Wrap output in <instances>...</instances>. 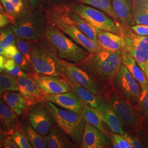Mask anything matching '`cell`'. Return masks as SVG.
<instances>
[{"label":"cell","mask_w":148,"mask_h":148,"mask_svg":"<svg viewBox=\"0 0 148 148\" xmlns=\"http://www.w3.org/2000/svg\"><path fill=\"white\" fill-rule=\"evenodd\" d=\"M106 90H112V81L120 69L122 51L111 52L101 49L76 64Z\"/></svg>","instance_id":"1"},{"label":"cell","mask_w":148,"mask_h":148,"mask_svg":"<svg viewBox=\"0 0 148 148\" xmlns=\"http://www.w3.org/2000/svg\"><path fill=\"white\" fill-rule=\"evenodd\" d=\"M70 5H51L46 10L48 21L59 27L80 46L90 53L98 52L101 48L79 30L69 16Z\"/></svg>","instance_id":"2"},{"label":"cell","mask_w":148,"mask_h":148,"mask_svg":"<svg viewBox=\"0 0 148 148\" xmlns=\"http://www.w3.org/2000/svg\"><path fill=\"white\" fill-rule=\"evenodd\" d=\"M31 64L37 74L63 79L61 59L56 49L44 36L33 42Z\"/></svg>","instance_id":"3"},{"label":"cell","mask_w":148,"mask_h":148,"mask_svg":"<svg viewBox=\"0 0 148 148\" xmlns=\"http://www.w3.org/2000/svg\"><path fill=\"white\" fill-rule=\"evenodd\" d=\"M44 37L51 44L64 60L78 64L85 60L90 53L66 35L59 27L48 21Z\"/></svg>","instance_id":"4"},{"label":"cell","mask_w":148,"mask_h":148,"mask_svg":"<svg viewBox=\"0 0 148 148\" xmlns=\"http://www.w3.org/2000/svg\"><path fill=\"white\" fill-rule=\"evenodd\" d=\"M47 22L46 10L41 7L15 19L10 26L16 37L36 41L44 36Z\"/></svg>","instance_id":"5"},{"label":"cell","mask_w":148,"mask_h":148,"mask_svg":"<svg viewBox=\"0 0 148 148\" xmlns=\"http://www.w3.org/2000/svg\"><path fill=\"white\" fill-rule=\"evenodd\" d=\"M56 125L65 133L76 145L80 146L85 121L81 114L60 109L53 103L46 101Z\"/></svg>","instance_id":"6"},{"label":"cell","mask_w":148,"mask_h":148,"mask_svg":"<svg viewBox=\"0 0 148 148\" xmlns=\"http://www.w3.org/2000/svg\"><path fill=\"white\" fill-rule=\"evenodd\" d=\"M70 7L92 26L123 36V27L104 12L81 3H76Z\"/></svg>","instance_id":"7"},{"label":"cell","mask_w":148,"mask_h":148,"mask_svg":"<svg viewBox=\"0 0 148 148\" xmlns=\"http://www.w3.org/2000/svg\"><path fill=\"white\" fill-rule=\"evenodd\" d=\"M112 90L123 99L137 107L141 90L138 82L123 64L113 79Z\"/></svg>","instance_id":"8"},{"label":"cell","mask_w":148,"mask_h":148,"mask_svg":"<svg viewBox=\"0 0 148 148\" xmlns=\"http://www.w3.org/2000/svg\"><path fill=\"white\" fill-rule=\"evenodd\" d=\"M104 98L112 106L122 125L133 128L139 126L141 117L136 106L120 97L113 90H106Z\"/></svg>","instance_id":"9"},{"label":"cell","mask_w":148,"mask_h":148,"mask_svg":"<svg viewBox=\"0 0 148 148\" xmlns=\"http://www.w3.org/2000/svg\"><path fill=\"white\" fill-rule=\"evenodd\" d=\"M63 79L68 82L80 85L96 95L104 96L106 90L76 64L61 59Z\"/></svg>","instance_id":"10"},{"label":"cell","mask_w":148,"mask_h":148,"mask_svg":"<svg viewBox=\"0 0 148 148\" xmlns=\"http://www.w3.org/2000/svg\"><path fill=\"white\" fill-rule=\"evenodd\" d=\"M125 46L123 49L136 60L137 63L148 64V35H136L130 27H123Z\"/></svg>","instance_id":"11"},{"label":"cell","mask_w":148,"mask_h":148,"mask_svg":"<svg viewBox=\"0 0 148 148\" xmlns=\"http://www.w3.org/2000/svg\"><path fill=\"white\" fill-rule=\"evenodd\" d=\"M28 118L32 127L43 136H47L56 124L46 101L32 106L28 114Z\"/></svg>","instance_id":"12"},{"label":"cell","mask_w":148,"mask_h":148,"mask_svg":"<svg viewBox=\"0 0 148 148\" xmlns=\"http://www.w3.org/2000/svg\"><path fill=\"white\" fill-rule=\"evenodd\" d=\"M28 74L37 82L40 89L46 95H56L72 91L68 82L62 78L35 72Z\"/></svg>","instance_id":"13"},{"label":"cell","mask_w":148,"mask_h":148,"mask_svg":"<svg viewBox=\"0 0 148 148\" xmlns=\"http://www.w3.org/2000/svg\"><path fill=\"white\" fill-rule=\"evenodd\" d=\"M19 92L24 97L30 107L42 101H46V94L40 89L37 82L29 75L27 77L16 78Z\"/></svg>","instance_id":"14"},{"label":"cell","mask_w":148,"mask_h":148,"mask_svg":"<svg viewBox=\"0 0 148 148\" xmlns=\"http://www.w3.org/2000/svg\"><path fill=\"white\" fill-rule=\"evenodd\" d=\"M111 138L89 123L85 122L80 148H106L110 147Z\"/></svg>","instance_id":"15"},{"label":"cell","mask_w":148,"mask_h":148,"mask_svg":"<svg viewBox=\"0 0 148 148\" xmlns=\"http://www.w3.org/2000/svg\"><path fill=\"white\" fill-rule=\"evenodd\" d=\"M46 100L64 109L81 115L84 105L79 97L73 91L56 95H46Z\"/></svg>","instance_id":"16"},{"label":"cell","mask_w":148,"mask_h":148,"mask_svg":"<svg viewBox=\"0 0 148 148\" xmlns=\"http://www.w3.org/2000/svg\"><path fill=\"white\" fill-rule=\"evenodd\" d=\"M95 109L101 120L106 123L112 132L121 135L124 133L121 120L112 106L105 99Z\"/></svg>","instance_id":"17"},{"label":"cell","mask_w":148,"mask_h":148,"mask_svg":"<svg viewBox=\"0 0 148 148\" xmlns=\"http://www.w3.org/2000/svg\"><path fill=\"white\" fill-rule=\"evenodd\" d=\"M95 28L97 42L102 49L111 52L122 51L125 46V37L111 32Z\"/></svg>","instance_id":"18"},{"label":"cell","mask_w":148,"mask_h":148,"mask_svg":"<svg viewBox=\"0 0 148 148\" xmlns=\"http://www.w3.org/2000/svg\"><path fill=\"white\" fill-rule=\"evenodd\" d=\"M112 5L117 18L118 23L123 27L134 25L132 13L133 0H111Z\"/></svg>","instance_id":"19"},{"label":"cell","mask_w":148,"mask_h":148,"mask_svg":"<svg viewBox=\"0 0 148 148\" xmlns=\"http://www.w3.org/2000/svg\"><path fill=\"white\" fill-rule=\"evenodd\" d=\"M45 139L48 148H77L69 136L57 125L45 136Z\"/></svg>","instance_id":"20"},{"label":"cell","mask_w":148,"mask_h":148,"mask_svg":"<svg viewBox=\"0 0 148 148\" xmlns=\"http://www.w3.org/2000/svg\"><path fill=\"white\" fill-rule=\"evenodd\" d=\"M16 114L0 98V125L7 134L11 135L19 125Z\"/></svg>","instance_id":"21"},{"label":"cell","mask_w":148,"mask_h":148,"mask_svg":"<svg viewBox=\"0 0 148 148\" xmlns=\"http://www.w3.org/2000/svg\"><path fill=\"white\" fill-rule=\"evenodd\" d=\"M122 63L137 81L142 90H148V80L134 59L122 50Z\"/></svg>","instance_id":"22"},{"label":"cell","mask_w":148,"mask_h":148,"mask_svg":"<svg viewBox=\"0 0 148 148\" xmlns=\"http://www.w3.org/2000/svg\"><path fill=\"white\" fill-rule=\"evenodd\" d=\"M17 116H21L30 107L19 92H5L1 97Z\"/></svg>","instance_id":"23"},{"label":"cell","mask_w":148,"mask_h":148,"mask_svg":"<svg viewBox=\"0 0 148 148\" xmlns=\"http://www.w3.org/2000/svg\"><path fill=\"white\" fill-rule=\"evenodd\" d=\"M68 84L71 90L77 95L84 104L94 109H96L105 99L104 96L95 95L89 90L78 84L70 82H68Z\"/></svg>","instance_id":"24"},{"label":"cell","mask_w":148,"mask_h":148,"mask_svg":"<svg viewBox=\"0 0 148 148\" xmlns=\"http://www.w3.org/2000/svg\"><path fill=\"white\" fill-rule=\"evenodd\" d=\"M5 12L14 19L25 16L31 10L27 0H0Z\"/></svg>","instance_id":"25"},{"label":"cell","mask_w":148,"mask_h":148,"mask_svg":"<svg viewBox=\"0 0 148 148\" xmlns=\"http://www.w3.org/2000/svg\"><path fill=\"white\" fill-rule=\"evenodd\" d=\"M7 59H13L18 65L28 74L34 73L32 64L20 52L16 45H12L4 49V54Z\"/></svg>","instance_id":"26"},{"label":"cell","mask_w":148,"mask_h":148,"mask_svg":"<svg viewBox=\"0 0 148 148\" xmlns=\"http://www.w3.org/2000/svg\"><path fill=\"white\" fill-rule=\"evenodd\" d=\"M132 13L136 24L148 25V0H133Z\"/></svg>","instance_id":"27"},{"label":"cell","mask_w":148,"mask_h":148,"mask_svg":"<svg viewBox=\"0 0 148 148\" xmlns=\"http://www.w3.org/2000/svg\"><path fill=\"white\" fill-rule=\"evenodd\" d=\"M69 16L74 21L75 25L81 32L84 33L86 36L90 38V40L97 42V38L95 27L90 25L79 14L71 11L70 7L69 9Z\"/></svg>","instance_id":"28"},{"label":"cell","mask_w":148,"mask_h":148,"mask_svg":"<svg viewBox=\"0 0 148 148\" xmlns=\"http://www.w3.org/2000/svg\"><path fill=\"white\" fill-rule=\"evenodd\" d=\"M22 128L29 143L32 145V148H47L45 136H43L37 132L29 121L25 122L23 125Z\"/></svg>","instance_id":"29"},{"label":"cell","mask_w":148,"mask_h":148,"mask_svg":"<svg viewBox=\"0 0 148 148\" xmlns=\"http://www.w3.org/2000/svg\"><path fill=\"white\" fill-rule=\"evenodd\" d=\"M84 104L81 115L85 122L89 123L102 132L106 133L103 127V121L101 120L95 109L85 104Z\"/></svg>","instance_id":"30"},{"label":"cell","mask_w":148,"mask_h":148,"mask_svg":"<svg viewBox=\"0 0 148 148\" xmlns=\"http://www.w3.org/2000/svg\"><path fill=\"white\" fill-rule=\"evenodd\" d=\"M79 3L92 5L98 8L106 13L118 23L116 15L112 7L111 0H79Z\"/></svg>","instance_id":"31"},{"label":"cell","mask_w":148,"mask_h":148,"mask_svg":"<svg viewBox=\"0 0 148 148\" xmlns=\"http://www.w3.org/2000/svg\"><path fill=\"white\" fill-rule=\"evenodd\" d=\"M8 92H19L16 79L7 74H0V98Z\"/></svg>","instance_id":"32"},{"label":"cell","mask_w":148,"mask_h":148,"mask_svg":"<svg viewBox=\"0 0 148 148\" xmlns=\"http://www.w3.org/2000/svg\"><path fill=\"white\" fill-rule=\"evenodd\" d=\"M16 45V35L10 25L0 28V47L3 49Z\"/></svg>","instance_id":"33"},{"label":"cell","mask_w":148,"mask_h":148,"mask_svg":"<svg viewBox=\"0 0 148 148\" xmlns=\"http://www.w3.org/2000/svg\"><path fill=\"white\" fill-rule=\"evenodd\" d=\"M4 72L5 74L15 78L27 77L29 76L28 73L21 69L12 59H7L5 64Z\"/></svg>","instance_id":"34"},{"label":"cell","mask_w":148,"mask_h":148,"mask_svg":"<svg viewBox=\"0 0 148 148\" xmlns=\"http://www.w3.org/2000/svg\"><path fill=\"white\" fill-rule=\"evenodd\" d=\"M11 136L19 148H32L20 123Z\"/></svg>","instance_id":"35"},{"label":"cell","mask_w":148,"mask_h":148,"mask_svg":"<svg viewBox=\"0 0 148 148\" xmlns=\"http://www.w3.org/2000/svg\"><path fill=\"white\" fill-rule=\"evenodd\" d=\"M16 45L23 55L30 62L33 42L30 40L16 37Z\"/></svg>","instance_id":"36"},{"label":"cell","mask_w":148,"mask_h":148,"mask_svg":"<svg viewBox=\"0 0 148 148\" xmlns=\"http://www.w3.org/2000/svg\"><path fill=\"white\" fill-rule=\"evenodd\" d=\"M136 108L140 117L148 115V90H141V95Z\"/></svg>","instance_id":"37"},{"label":"cell","mask_w":148,"mask_h":148,"mask_svg":"<svg viewBox=\"0 0 148 148\" xmlns=\"http://www.w3.org/2000/svg\"><path fill=\"white\" fill-rule=\"evenodd\" d=\"M122 136L132 145L133 148H144L143 143H142V142L140 140V139L138 138L132 136L131 135L126 132H124Z\"/></svg>","instance_id":"38"},{"label":"cell","mask_w":148,"mask_h":148,"mask_svg":"<svg viewBox=\"0 0 148 148\" xmlns=\"http://www.w3.org/2000/svg\"><path fill=\"white\" fill-rule=\"evenodd\" d=\"M111 136L116 140L117 143L120 145V148H133L132 145L125 138L123 137L121 134L114 133L111 134Z\"/></svg>","instance_id":"39"},{"label":"cell","mask_w":148,"mask_h":148,"mask_svg":"<svg viewBox=\"0 0 148 148\" xmlns=\"http://www.w3.org/2000/svg\"><path fill=\"white\" fill-rule=\"evenodd\" d=\"M134 34L140 36L148 35V25L136 24L130 27Z\"/></svg>","instance_id":"40"},{"label":"cell","mask_w":148,"mask_h":148,"mask_svg":"<svg viewBox=\"0 0 148 148\" xmlns=\"http://www.w3.org/2000/svg\"><path fill=\"white\" fill-rule=\"evenodd\" d=\"M15 19L7 14L0 13V28L12 24Z\"/></svg>","instance_id":"41"},{"label":"cell","mask_w":148,"mask_h":148,"mask_svg":"<svg viewBox=\"0 0 148 148\" xmlns=\"http://www.w3.org/2000/svg\"><path fill=\"white\" fill-rule=\"evenodd\" d=\"M48 2L50 5H71L76 3V2H79V0H45Z\"/></svg>","instance_id":"42"},{"label":"cell","mask_w":148,"mask_h":148,"mask_svg":"<svg viewBox=\"0 0 148 148\" xmlns=\"http://www.w3.org/2000/svg\"><path fill=\"white\" fill-rule=\"evenodd\" d=\"M2 148H19L15 142L13 140L11 136H7L3 141Z\"/></svg>","instance_id":"43"},{"label":"cell","mask_w":148,"mask_h":148,"mask_svg":"<svg viewBox=\"0 0 148 148\" xmlns=\"http://www.w3.org/2000/svg\"><path fill=\"white\" fill-rule=\"evenodd\" d=\"M32 10H35L41 7H42L43 2L45 0H27Z\"/></svg>","instance_id":"44"},{"label":"cell","mask_w":148,"mask_h":148,"mask_svg":"<svg viewBox=\"0 0 148 148\" xmlns=\"http://www.w3.org/2000/svg\"><path fill=\"white\" fill-rule=\"evenodd\" d=\"M139 126H142L148 132V115L141 117Z\"/></svg>","instance_id":"45"},{"label":"cell","mask_w":148,"mask_h":148,"mask_svg":"<svg viewBox=\"0 0 148 148\" xmlns=\"http://www.w3.org/2000/svg\"><path fill=\"white\" fill-rule=\"evenodd\" d=\"M7 59L3 54H0V74L5 71V64Z\"/></svg>","instance_id":"46"},{"label":"cell","mask_w":148,"mask_h":148,"mask_svg":"<svg viewBox=\"0 0 148 148\" xmlns=\"http://www.w3.org/2000/svg\"><path fill=\"white\" fill-rule=\"evenodd\" d=\"M7 134L4 131L2 127L0 125V148H2V144L4 140L7 136Z\"/></svg>","instance_id":"47"},{"label":"cell","mask_w":148,"mask_h":148,"mask_svg":"<svg viewBox=\"0 0 148 148\" xmlns=\"http://www.w3.org/2000/svg\"><path fill=\"white\" fill-rule=\"evenodd\" d=\"M137 64L140 67V68L143 70L147 79H148V64L140 63Z\"/></svg>","instance_id":"48"},{"label":"cell","mask_w":148,"mask_h":148,"mask_svg":"<svg viewBox=\"0 0 148 148\" xmlns=\"http://www.w3.org/2000/svg\"><path fill=\"white\" fill-rule=\"evenodd\" d=\"M111 138V143H112V145L113 146V148H120V145H119V144L117 143L116 140L112 137H110Z\"/></svg>","instance_id":"49"},{"label":"cell","mask_w":148,"mask_h":148,"mask_svg":"<svg viewBox=\"0 0 148 148\" xmlns=\"http://www.w3.org/2000/svg\"><path fill=\"white\" fill-rule=\"evenodd\" d=\"M0 13H3V14H7V13L5 12V10H4L3 6L2 5L1 1H0Z\"/></svg>","instance_id":"50"},{"label":"cell","mask_w":148,"mask_h":148,"mask_svg":"<svg viewBox=\"0 0 148 148\" xmlns=\"http://www.w3.org/2000/svg\"><path fill=\"white\" fill-rule=\"evenodd\" d=\"M0 54H4V49L0 47Z\"/></svg>","instance_id":"51"},{"label":"cell","mask_w":148,"mask_h":148,"mask_svg":"<svg viewBox=\"0 0 148 148\" xmlns=\"http://www.w3.org/2000/svg\"></svg>","instance_id":"52"}]
</instances>
